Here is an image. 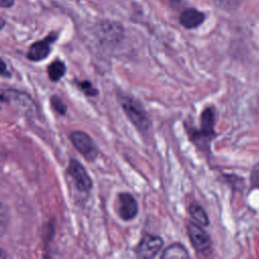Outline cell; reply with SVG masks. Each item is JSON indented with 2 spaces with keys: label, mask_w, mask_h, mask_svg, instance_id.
<instances>
[{
  "label": "cell",
  "mask_w": 259,
  "mask_h": 259,
  "mask_svg": "<svg viewBox=\"0 0 259 259\" xmlns=\"http://www.w3.org/2000/svg\"><path fill=\"white\" fill-rule=\"evenodd\" d=\"M70 140L75 149L88 161H93L98 155V150L90 138L84 132L75 131L70 134Z\"/></svg>",
  "instance_id": "7a4b0ae2"
},
{
  "label": "cell",
  "mask_w": 259,
  "mask_h": 259,
  "mask_svg": "<svg viewBox=\"0 0 259 259\" xmlns=\"http://www.w3.org/2000/svg\"><path fill=\"white\" fill-rule=\"evenodd\" d=\"M65 72H66V66L64 62L60 60H56L52 62L48 67L49 78L54 82L59 81L65 75Z\"/></svg>",
  "instance_id": "8fae6325"
},
{
  "label": "cell",
  "mask_w": 259,
  "mask_h": 259,
  "mask_svg": "<svg viewBox=\"0 0 259 259\" xmlns=\"http://www.w3.org/2000/svg\"><path fill=\"white\" fill-rule=\"evenodd\" d=\"M5 223H4V211L0 209V234L4 231Z\"/></svg>",
  "instance_id": "ac0fdd59"
},
{
  "label": "cell",
  "mask_w": 259,
  "mask_h": 259,
  "mask_svg": "<svg viewBox=\"0 0 259 259\" xmlns=\"http://www.w3.org/2000/svg\"><path fill=\"white\" fill-rule=\"evenodd\" d=\"M189 255L187 250L179 243H175L167 247L161 255L163 259H180V258H188Z\"/></svg>",
  "instance_id": "30bf717a"
},
{
  "label": "cell",
  "mask_w": 259,
  "mask_h": 259,
  "mask_svg": "<svg viewBox=\"0 0 259 259\" xmlns=\"http://www.w3.org/2000/svg\"><path fill=\"white\" fill-rule=\"evenodd\" d=\"M56 33L49 34L46 38L33 42L27 52V58L30 61L37 62L46 59L51 53V45L57 39Z\"/></svg>",
  "instance_id": "52a82bcc"
},
{
  "label": "cell",
  "mask_w": 259,
  "mask_h": 259,
  "mask_svg": "<svg viewBox=\"0 0 259 259\" xmlns=\"http://www.w3.org/2000/svg\"><path fill=\"white\" fill-rule=\"evenodd\" d=\"M117 212L123 221H131L136 218L139 206L136 198L130 192H120L117 196Z\"/></svg>",
  "instance_id": "5b68a950"
},
{
  "label": "cell",
  "mask_w": 259,
  "mask_h": 259,
  "mask_svg": "<svg viewBox=\"0 0 259 259\" xmlns=\"http://www.w3.org/2000/svg\"><path fill=\"white\" fill-rule=\"evenodd\" d=\"M13 3H14V0H0V7L1 8L11 7Z\"/></svg>",
  "instance_id": "2e32d148"
},
{
  "label": "cell",
  "mask_w": 259,
  "mask_h": 259,
  "mask_svg": "<svg viewBox=\"0 0 259 259\" xmlns=\"http://www.w3.org/2000/svg\"><path fill=\"white\" fill-rule=\"evenodd\" d=\"M78 85H79L80 89H81L86 95H88V96H95V95L98 93L97 89L93 86V84H92L91 82L87 81V80L82 81V82H79Z\"/></svg>",
  "instance_id": "5bb4252c"
},
{
  "label": "cell",
  "mask_w": 259,
  "mask_h": 259,
  "mask_svg": "<svg viewBox=\"0 0 259 259\" xmlns=\"http://www.w3.org/2000/svg\"><path fill=\"white\" fill-rule=\"evenodd\" d=\"M4 25H5V21H4V19L0 18V30L4 27Z\"/></svg>",
  "instance_id": "ffe728a7"
},
{
  "label": "cell",
  "mask_w": 259,
  "mask_h": 259,
  "mask_svg": "<svg viewBox=\"0 0 259 259\" xmlns=\"http://www.w3.org/2000/svg\"><path fill=\"white\" fill-rule=\"evenodd\" d=\"M68 173L71 176L76 188L79 191L87 192L92 188V180L86 169L77 160L72 159L68 166Z\"/></svg>",
  "instance_id": "277c9868"
},
{
  "label": "cell",
  "mask_w": 259,
  "mask_h": 259,
  "mask_svg": "<svg viewBox=\"0 0 259 259\" xmlns=\"http://www.w3.org/2000/svg\"><path fill=\"white\" fill-rule=\"evenodd\" d=\"M121 107L132 123L140 131H148L150 127V119L143 106L135 99L122 97L120 100Z\"/></svg>",
  "instance_id": "6da1fadb"
},
{
  "label": "cell",
  "mask_w": 259,
  "mask_h": 259,
  "mask_svg": "<svg viewBox=\"0 0 259 259\" xmlns=\"http://www.w3.org/2000/svg\"><path fill=\"white\" fill-rule=\"evenodd\" d=\"M188 211H189L190 215H191L197 223H199L200 225H202V226H207V225L209 224L207 214H206V212L204 211V209H203L200 205H198V204H196V203H192V204L189 206Z\"/></svg>",
  "instance_id": "7c38bea8"
},
{
  "label": "cell",
  "mask_w": 259,
  "mask_h": 259,
  "mask_svg": "<svg viewBox=\"0 0 259 259\" xmlns=\"http://www.w3.org/2000/svg\"><path fill=\"white\" fill-rule=\"evenodd\" d=\"M218 5L224 8H235L239 4V0H213Z\"/></svg>",
  "instance_id": "9a60e30c"
},
{
  "label": "cell",
  "mask_w": 259,
  "mask_h": 259,
  "mask_svg": "<svg viewBox=\"0 0 259 259\" xmlns=\"http://www.w3.org/2000/svg\"><path fill=\"white\" fill-rule=\"evenodd\" d=\"M213 124H214L213 110L212 108L207 107L201 113V127H200L199 134L205 139H210L214 135Z\"/></svg>",
  "instance_id": "9c48e42d"
},
{
  "label": "cell",
  "mask_w": 259,
  "mask_h": 259,
  "mask_svg": "<svg viewBox=\"0 0 259 259\" xmlns=\"http://www.w3.org/2000/svg\"><path fill=\"white\" fill-rule=\"evenodd\" d=\"M7 74V66L5 62L0 58V75H6Z\"/></svg>",
  "instance_id": "e0dca14e"
},
{
  "label": "cell",
  "mask_w": 259,
  "mask_h": 259,
  "mask_svg": "<svg viewBox=\"0 0 259 259\" xmlns=\"http://www.w3.org/2000/svg\"><path fill=\"white\" fill-rule=\"evenodd\" d=\"M254 182H255V184L259 187V172H257V173L254 175Z\"/></svg>",
  "instance_id": "d6986e66"
},
{
  "label": "cell",
  "mask_w": 259,
  "mask_h": 259,
  "mask_svg": "<svg viewBox=\"0 0 259 259\" xmlns=\"http://www.w3.org/2000/svg\"><path fill=\"white\" fill-rule=\"evenodd\" d=\"M3 257H5V254H4V252L0 249V258H3Z\"/></svg>",
  "instance_id": "44dd1931"
},
{
  "label": "cell",
  "mask_w": 259,
  "mask_h": 259,
  "mask_svg": "<svg viewBox=\"0 0 259 259\" xmlns=\"http://www.w3.org/2000/svg\"><path fill=\"white\" fill-rule=\"evenodd\" d=\"M51 103H52L53 108L59 114H65V112L67 110V106H66V104L63 102V100L59 96H57V95L52 96L51 97Z\"/></svg>",
  "instance_id": "4fadbf2b"
},
{
  "label": "cell",
  "mask_w": 259,
  "mask_h": 259,
  "mask_svg": "<svg viewBox=\"0 0 259 259\" xmlns=\"http://www.w3.org/2000/svg\"><path fill=\"white\" fill-rule=\"evenodd\" d=\"M203 20H204L203 13H201L200 11L193 9V8L184 10L180 14V17H179L180 23L186 28L197 27L199 24L202 23Z\"/></svg>",
  "instance_id": "ba28073f"
},
{
  "label": "cell",
  "mask_w": 259,
  "mask_h": 259,
  "mask_svg": "<svg viewBox=\"0 0 259 259\" xmlns=\"http://www.w3.org/2000/svg\"><path fill=\"white\" fill-rule=\"evenodd\" d=\"M163 240L154 235H145L137 247V255L141 258H153L161 250Z\"/></svg>",
  "instance_id": "8992f818"
},
{
  "label": "cell",
  "mask_w": 259,
  "mask_h": 259,
  "mask_svg": "<svg viewBox=\"0 0 259 259\" xmlns=\"http://www.w3.org/2000/svg\"><path fill=\"white\" fill-rule=\"evenodd\" d=\"M187 233L189 240L195 249V251L199 254H207L211 249V240L207 233L193 223H188L187 225Z\"/></svg>",
  "instance_id": "3957f363"
}]
</instances>
